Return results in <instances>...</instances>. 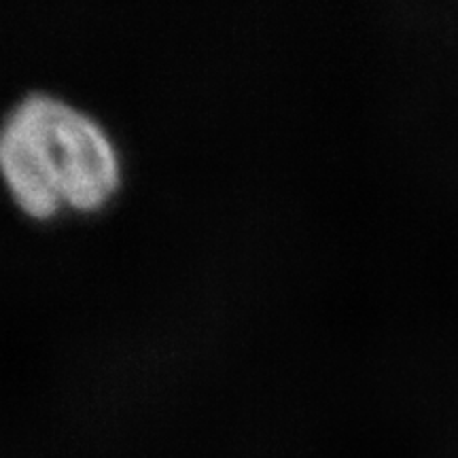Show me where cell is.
<instances>
[{
  "instance_id": "cell-1",
  "label": "cell",
  "mask_w": 458,
  "mask_h": 458,
  "mask_svg": "<svg viewBox=\"0 0 458 458\" xmlns=\"http://www.w3.org/2000/svg\"><path fill=\"white\" fill-rule=\"evenodd\" d=\"M0 165L15 202L34 216L62 204L94 208L117 185L105 131L47 94H30L11 108L0 131Z\"/></svg>"
}]
</instances>
